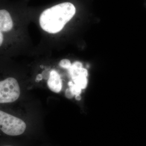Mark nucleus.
<instances>
[{
    "label": "nucleus",
    "instance_id": "f257e3e1",
    "mask_svg": "<svg viewBox=\"0 0 146 146\" xmlns=\"http://www.w3.org/2000/svg\"><path fill=\"white\" fill-rule=\"evenodd\" d=\"M76 13L73 3L66 2L48 8L43 11L39 17L40 25L44 31L56 34L61 31Z\"/></svg>",
    "mask_w": 146,
    "mask_h": 146
},
{
    "label": "nucleus",
    "instance_id": "f03ea898",
    "mask_svg": "<svg viewBox=\"0 0 146 146\" xmlns=\"http://www.w3.org/2000/svg\"><path fill=\"white\" fill-rule=\"evenodd\" d=\"M26 123L20 119L0 110V129L9 136H19L26 131Z\"/></svg>",
    "mask_w": 146,
    "mask_h": 146
},
{
    "label": "nucleus",
    "instance_id": "7ed1b4c3",
    "mask_svg": "<svg viewBox=\"0 0 146 146\" xmlns=\"http://www.w3.org/2000/svg\"><path fill=\"white\" fill-rule=\"evenodd\" d=\"M20 94V87L16 78L10 77L0 81V104L14 102Z\"/></svg>",
    "mask_w": 146,
    "mask_h": 146
},
{
    "label": "nucleus",
    "instance_id": "20e7f679",
    "mask_svg": "<svg viewBox=\"0 0 146 146\" xmlns=\"http://www.w3.org/2000/svg\"><path fill=\"white\" fill-rule=\"evenodd\" d=\"M68 70L73 84L82 90L86 88L88 84V71L83 68L82 63L78 61L75 62Z\"/></svg>",
    "mask_w": 146,
    "mask_h": 146
},
{
    "label": "nucleus",
    "instance_id": "39448f33",
    "mask_svg": "<svg viewBox=\"0 0 146 146\" xmlns=\"http://www.w3.org/2000/svg\"><path fill=\"white\" fill-rule=\"evenodd\" d=\"M47 85L50 90L56 93H60L62 90V81L60 75L56 70L52 69L50 71Z\"/></svg>",
    "mask_w": 146,
    "mask_h": 146
},
{
    "label": "nucleus",
    "instance_id": "423d86ee",
    "mask_svg": "<svg viewBox=\"0 0 146 146\" xmlns=\"http://www.w3.org/2000/svg\"><path fill=\"white\" fill-rule=\"evenodd\" d=\"M13 27V21L9 11L0 9V32L11 31Z\"/></svg>",
    "mask_w": 146,
    "mask_h": 146
},
{
    "label": "nucleus",
    "instance_id": "0eeeda50",
    "mask_svg": "<svg viewBox=\"0 0 146 146\" xmlns=\"http://www.w3.org/2000/svg\"><path fill=\"white\" fill-rule=\"evenodd\" d=\"M59 66L62 68L68 69L72 66V63H71V62L70 61V60H69L68 59H67V58H64V59L62 60L60 62Z\"/></svg>",
    "mask_w": 146,
    "mask_h": 146
},
{
    "label": "nucleus",
    "instance_id": "6e6552de",
    "mask_svg": "<svg viewBox=\"0 0 146 146\" xmlns=\"http://www.w3.org/2000/svg\"><path fill=\"white\" fill-rule=\"evenodd\" d=\"M66 96L67 98H69V99H71L74 97L73 94H72V93L70 92V91L69 90V89H67L66 92Z\"/></svg>",
    "mask_w": 146,
    "mask_h": 146
},
{
    "label": "nucleus",
    "instance_id": "1a4fd4ad",
    "mask_svg": "<svg viewBox=\"0 0 146 146\" xmlns=\"http://www.w3.org/2000/svg\"><path fill=\"white\" fill-rule=\"evenodd\" d=\"M3 40H4V37H3V33L2 32H0V47L2 46L3 42Z\"/></svg>",
    "mask_w": 146,
    "mask_h": 146
},
{
    "label": "nucleus",
    "instance_id": "9d476101",
    "mask_svg": "<svg viewBox=\"0 0 146 146\" xmlns=\"http://www.w3.org/2000/svg\"><path fill=\"white\" fill-rule=\"evenodd\" d=\"M75 98H76V99L77 100H80L81 99L80 95H76V96H75Z\"/></svg>",
    "mask_w": 146,
    "mask_h": 146
},
{
    "label": "nucleus",
    "instance_id": "9b49d317",
    "mask_svg": "<svg viewBox=\"0 0 146 146\" xmlns=\"http://www.w3.org/2000/svg\"><path fill=\"white\" fill-rule=\"evenodd\" d=\"M41 79H42V76H41V75H38V76H37V80H41Z\"/></svg>",
    "mask_w": 146,
    "mask_h": 146
},
{
    "label": "nucleus",
    "instance_id": "f8f14e48",
    "mask_svg": "<svg viewBox=\"0 0 146 146\" xmlns=\"http://www.w3.org/2000/svg\"></svg>",
    "mask_w": 146,
    "mask_h": 146
}]
</instances>
